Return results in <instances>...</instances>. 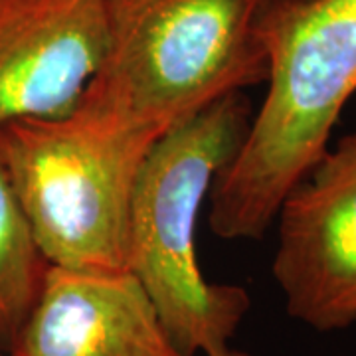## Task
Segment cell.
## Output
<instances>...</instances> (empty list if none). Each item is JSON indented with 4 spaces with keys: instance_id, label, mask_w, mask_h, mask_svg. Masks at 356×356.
Returning <instances> with one entry per match:
<instances>
[{
    "instance_id": "cell-1",
    "label": "cell",
    "mask_w": 356,
    "mask_h": 356,
    "mask_svg": "<svg viewBox=\"0 0 356 356\" xmlns=\"http://www.w3.org/2000/svg\"><path fill=\"white\" fill-rule=\"evenodd\" d=\"M259 36L266 99L210 191V226L226 240L266 234L356 93V0H269Z\"/></svg>"
},
{
    "instance_id": "cell-2",
    "label": "cell",
    "mask_w": 356,
    "mask_h": 356,
    "mask_svg": "<svg viewBox=\"0 0 356 356\" xmlns=\"http://www.w3.org/2000/svg\"><path fill=\"white\" fill-rule=\"evenodd\" d=\"M269 0H103L105 50L74 111L156 143L218 99L266 83Z\"/></svg>"
},
{
    "instance_id": "cell-3",
    "label": "cell",
    "mask_w": 356,
    "mask_h": 356,
    "mask_svg": "<svg viewBox=\"0 0 356 356\" xmlns=\"http://www.w3.org/2000/svg\"><path fill=\"white\" fill-rule=\"evenodd\" d=\"M252 107L232 93L165 133L145 156L129 212L127 269L151 297L182 356L229 346L250 311L238 285L210 283L196 254V222L218 175L236 156Z\"/></svg>"
},
{
    "instance_id": "cell-4",
    "label": "cell",
    "mask_w": 356,
    "mask_h": 356,
    "mask_svg": "<svg viewBox=\"0 0 356 356\" xmlns=\"http://www.w3.org/2000/svg\"><path fill=\"white\" fill-rule=\"evenodd\" d=\"M153 143L70 111L0 127V159L50 266L129 271V212Z\"/></svg>"
},
{
    "instance_id": "cell-5",
    "label": "cell",
    "mask_w": 356,
    "mask_h": 356,
    "mask_svg": "<svg viewBox=\"0 0 356 356\" xmlns=\"http://www.w3.org/2000/svg\"><path fill=\"white\" fill-rule=\"evenodd\" d=\"M273 277L287 315L318 332L356 323V133L285 194Z\"/></svg>"
},
{
    "instance_id": "cell-6",
    "label": "cell",
    "mask_w": 356,
    "mask_h": 356,
    "mask_svg": "<svg viewBox=\"0 0 356 356\" xmlns=\"http://www.w3.org/2000/svg\"><path fill=\"white\" fill-rule=\"evenodd\" d=\"M103 50V0H0V127L70 113Z\"/></svg>"
},
{
    "instance_id": "cell-7",
    "label": "cell",
    "mask_w": 356,
    "mask_h": 356,
    "mask_svg": "<svg viewBox=\"0 0 356 356\" xmlns=\"http://www.w3.org/2000/svg\"><path fill=\"white\" fill-rule=\"evenodd\" d=\"M8 356H182L131 271L48 266Z\"/></svg>"
},
{
    "instance_id": "cell-8",
    "label": "cell",
    "mask_w": 356,
    "mask_h": 356,
    "mask_svg": "<svg viewBox=\"0 0 356 356\" xmlns=\"http://www.w3.org/2000/svg\"><path fill=\"white\" fill-rule=\"evenodd\" d=\"M48 261L40 252L0 159V346L8 348L38 297Z\"/></svg>"
},
{
    "instance_id": "cell-9",
    "label": "cell",
    "mask_w": 356,
    "mask_h": 356,
    "mask_svg": "<svg viewBox=\"0 0 356 356\" xmlns=\"http://www.w3.org/2000/svg\"><path fill=\"white\" fill-rule=\"evenodd\" d=\"M212 356H252V355H248V353H242V350H234V348L226 346V348H222L220 353H216V355H212Z\"/></svg>"
},
{
    "instance_id": "cell-10",
    "label": "cell",
    "mask_w": 356,
    "mask_h": 356,
    "mask_svg": "<svg viewBox=\"0 0 356 356\" xmlns=\"http://www.w3.org/2000/svg\"><path fill=\"white\" fill-rule=\"evenodd\" d=\"M0 356H6L4 355V348H2V346H0Z\"/></svg>"
}]
</instances>
